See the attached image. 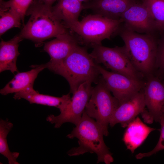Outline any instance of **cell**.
Instances as JSON below:
<instances>
[{
  "label": "cell",
  "instance_id": "cell-17",
  "mask_svg": "<svg viewBox=\"0 0 164 164\" xmlns=\"http://www.w3.org/2000/svg\"><path fill=\"white\" fill-rule=\"evenodd\" d=\"M31 70L18 72L13 78L0 90L3 95L16 93L33 88L34 81L39 72L46 68L44 64L32 65Z\"/></svg>",
  "mask_w": 164,
  "mask_h": 164
},
{
  "label": "cell",
  "instance_id": "cell-22",
  "mask_svg": "<svg viewBox=\"0 0 164 164\" xmlns=\"http://www.w3.org/2000/svg\"><path fill=\"white\" fill-rule=\"evenodd\" d=\"M0 35L14 27L20 28L22 19L19 15L9 8L0 9Z\"/></svg>",
  "mask_w": 164,
  "mask_h": 164
},
{
  "label": "cell",
  "instance_id": "cell-23",
  "mask_svg": "<svg viewBox=\"0 0 164 164\" xmlns=\"http://www.w3.org/2000/svg\"><path fill=\"white\" fill-rule=\"evenodd\" d=\"M33 0H0V9L9 8L17 13L24 25V19L27 12Z\"/></svg>",
  "mask_w": 164,
  "mask_h": 164
},
{
  "label": "cell",
  "instance_id": "cell-19",
  "mask_svg": "<svg viewBox=\"0 0 164 164\" xmlns=\"http://www.w3.org/2000/svg\"><path fill=\"white\" fill-rule=\"evenodd\" d=\"M23 39L19 34L10 40H2L0 44V72L9 70L14 73L18 72L16 61L20 53L19 43Z\"/></svg>",
  "mask_w": 164,
  "mask_h": 164
},
{
  "label": "cell",
  "instance_id": "cell-21",
  "mask_svg": "<svg viewBox=\"0 0 164 164\" xmlns=\"http://www.w3.org/2000/svg\"><path fill=\"white\" fill-rule=\"evenodd\" d=\"M154 21L157 32H164V0H142Z\"/></svg>",
  "mask_w": 164,
  "mask_h": 164
},
{
  "label": "cell",
  "instance_id": "cell-8",
  "mask_svg": "<svg viewBox=\"0 0 164 164\" xmlns=\"http://www.w3.org/2000/svg\"><path fill=\"white\" fill-rule=\"evenodd\" d=\"M92 82L86 81L81 84L73 94L66 108L57 115H49L46 120L54 127L60 128L64 123L70 122L76 126L80 120L91 97L93 87Z\"/></svg>",
  "mask_w": 164,
  "mask_h": 164
},
{
  "label": "cell",
  "instance_id": "cell-25",
  "mask_svg": "<svg viewBox=\"0 0 164 164\" xmlns=\"http://www.w3.org/2000/svg\"><path fill=\"white\" fill-rule=\"evenodd\" d=\"M159 122L161 127L160 129V135L158 142L155 147L150 151L146 153H140L136 155L137 159H141L148 157L156 153L159 151L164 149V115L161 116Z\"/></svg>",
  "mask_w": 164,
  "mask_h": 164
},
{
  "label": "cell",
  "instance_id": "cell-20",
  "mask_svg": "<svg viewBox=\"0 0 164 164\" xmlns=\"http://www.w3.org/2000/svg\"><path fill=\"white\" fill-rule=\"evenodd\" d=\"M13 127V125L9 119H1L0 120V153L6 157L9 164H19L17 159L19 153L11 152L9 149L7 137Z\"/></svg>",
  "mask_w": 164,
  "mask_h": 164
},
{
  "label": "cell",
  "instance_id": "cell-24",
  "mask_svg": "<svg viewBox=\"0 0 164 164\" xmlns=\"http://www.w3.org/2000/svg\"><path fill=\"white\" fill-rule=\"evenodd\" d=\"M158 39L155 75L164 79V32Z\"/></svg>",
  "mask_w": 164,
  "mask_h": 164
},
{
  "label": "cell",
  "instance_id": "cell-13",
  "mask_svg": "<svg viewBox=\"0 0 164 164\" xmlns=\"http://www.w3.org/2000/svg\"><path fill=\"white\" fill-rule=\"evenodd\" d=\"M78 43L77 39L69 32L46 43L43 50L49 54L50 60L44 64L45 67L62 62L78 45Z\"/></svg>",
  "mask_w": 164,
  "mask_h": 164
},
{
  "label": "cell",
  "instance_id": "cell-1",
  "mask_svg": "<svg viewBox=\"0 0 164 164\" xmlns=\"http://www.w3.org/2000/svg\"><path fill=\"white\" fill-rule=\"evenodd\" d=\"M123 46L132 63L145 79L155 74L158 39L155 34H140L121 26Z\"/></svg>",
  "mask_w": 164,
  "mask_h": 164
},
{
  "label": "cell",
  "instance_id": "cell-4",
  "mask_svg": "<svg viewBox=\"0 0 164 164\" xmlns=\"http://www.w3.org/2000/svg\"><path fill=\"white\" fill-rule=\"evenodd\" d=\"M51 7L33 0L26 14L30 17L19 34L20 37L32 40L38 46L46 39L69 32L54 15Z\"/></svg>",
  "mask_w": 164,
  "mask_h": 164
},
{
  "label": "cell",
  "instance_id": "cell-28",
  "mask_svg": "<svg viewBox=\"0 0 164 164\" xmlns=\"http://www.w3.org/2000/svg\"><path fill=\"white\" fill-rule=\"evenodd\" d=\"M162 112L163 114L164 115V106L162 108Z\"/></svg>",
  "mask_w": 164,
  "mask_h": 164
},
{
  "label": "cell",
  "instance_id": "cell-15",
  "mask_svg": "<svg viewBox=\"0 0 164 164\" xmlns=\"http://www.w3.org/2000/svg\"><path fill=\"white\" fill-rule=\"evenodd\" d=\"M13 98L15 99H25L30 104H36L56 107L62 111L70 102L71 97L70 94L61 97H56L39 93L33 88L15 93Z\"/></svg>",
  "mask_w": 164,
  "mask_h": 164
},
{
  "label": "cell",
  "instance_id": "cell-2",
  "mask_svg": "<svg viewBox=\"0 0 164 164\" xmlns=\"http://www.w3.org/2000/svg\"><path fill=\"white\" fill-rule=\"evenodd\" d=\"M96 64L86 49L78 45L62 62L47 68L65 78L73 94L84 82L97 83L100 74Z\"/></svg>",
  "mask_w": 164,
  "mask_h": 164
},
{
  "label": "cell",
  "instance_id": "cell-6",
  "mask_svg": "<svg viewBox=\"0 0 164 164\" xmlns=\"http://www.w3.org/2000/svg\"><path fill=\"white\" fill-rule=\"evenodd\" d=\"M119 105L118 100L111 95L101 77L97 85L93 87L84 111L88 116L96 120L104 136H107L110 118Z\"/></svg>",
  "mask_w": 164,
  "mask_h": 164
},
{
  "label": "cell",
  "instance_id": "cell-3",
  "mask_svg": "<svg viewBox=\"0 0 164 164\" xmlns=\"http://www.w3.org/2000/svg\"><path fill=\"white\" fill-rule=\"evenodd\" d=\"M104 136L103 131L96 121L84 111L78 124L67 136L70 138H77L79 146L71 149L67 154L71 156L87 152L94 153L97 155V163L110 164L114 159L104 143Z\"/></svg>",
  "mask_w": 164,
  "mask_h": 164
},
{
  "label": "cell",
  "instance_id": "cell-12",
  "mask_svg": "<svg viewBox=\"0 0 164 164\" xmlns=\"http://www.w3.org/2000/svg\"><path fill=\"white\" fill-rule=\"evenodd\" d=\"M146 107L143 88L128 101L119 105L112 114L109 125L114 126L120 123L122 127H127L145 109Z\"/></svg>",
  "mask_w": 164,
  "mask_h": 164
},
{
  "label": "cell",
  "instance_id": "cell-14",
  "mask_svg": "<svg viewBox=\"0 0 164 164\" xmlns=\"http://www.w3.org/2000/svg\"><path fill=\"white\" fill-rule=\"evenodd\" d=\"M137 0H91L83 4L84 9H89L95 14L108 19L118 20Z\"/></svg>",
  "mask_w": 164,
  "mask_h": 164
},
{
  "label": "cell",
  "instance_id": "cell-5",
  "mask_svg": "<svg viewBox=\"0 0 164 164\" xmlns=\"http://www.w3.org/2000/svg\"><path fill=\"white\" fill-rule=\"evenodd\" d=\"M122 23L121 19H111L94 14L86 16L67 28L78 35L84 43L91 46L101 44L104 39H110L118 32Z\"/></svg>",
  "mask_w": 164,
  "mask_h": 164
},
{
  "label": "cell",
  "instance_id": "cell-18",
  "mask_svg": "<svg viewBox=\"0 0 164 164\" xmlns=\"http://www.w3.org/2000/svg\"><path fill=\"white\" fill-rule=\"evenodd\" d=\"M51 9L56 18L66 28L78 21L80 14L84 9L83 4L78 0H59Z\"/></svg>",
  "mask_w": 164,
  "mask_h": 164
},
{
  "label": "cell",
  "instance_id": "cell-9",
  "mask_svg": "<svg viewBox=\"0 0 164 164\" xmlns=\"http://www.w3.org/2000/svg\"><path fill=\"white\" fill-rule=\"evenodd\" d=\"M107 87L118 100L119 105L128 101L143 89L145 80H137L123 74L107 70L96 64Z\"/></svg>",
  "mask_w": 164,
  "mask_h": 164
},
{
  "label": "cell",
  "instance_id": "cell-26",
  "mask_svg": "<svg viewBox=\"0 0 164 164\" xmlns=\"http://www.w3.org/2000/svg\"><path fill=\"white\" fill-rule=\"evenodd\" d=\"M39 2L49 7L52 6V5L56 0H36Z\"/></svg>",
  "mask_w": 164,
  "mask_h": 164
},
{
  "label": "cell",
  "instance_id": "cell-7",
  "mask_svg": "<svg viewBox=\"0 0 164 164\" xmlns=\"http://www.w3.org/2000/svg\"><path fill=\"white\" fill-rule=\"evenodd\" d=\"M90 55L97 64H103L112 71L137 80H144L143 76L135 67L123 46L110 48L94 44Z\"/></svg>",
  "mask_w": 164,
  "mask_h": 164
},
{
  "label": "cell",
  "instance_id": "cell-10",
  "mask_svg": "<svg viewBox=\"0 0 164 164\" xmlns=\"http://www.w3.org/2000/svg\"><path fill=\"white\" fill-rule=\"evenodd\" d=\"M143 88L147 109L141 114L145 122L151 124L154 121L159 122L163 114L164 106V81L155 74L145 78Z\"/></svg>",
  "mask_w": 164,
  "mask_h": 164
},
{
  "label": "cell",
  "instance_id": "cell-11",
  "mask_svg": "<svg viewBox=\"0 0 164 164\" xmlns=\"http://www.w3.org/2000/svg\"><path fill=\"white\" fill-rule=\"evenodd\" d=\"M127 28L139 33L155 34L157 32L148 10L137 2L127 9L120 19Z\"/></svg>",
  "mask_w": 164,
  "mask_h": 164
},
{
  "label": "cell",
  "instance_id": "cell-27",
  "mask_svg": "<svg viewBox=\"0 0 164 164\" xmlns=\"http://www.w3.org/2000/svg\"><path fill=\"white\" fill-rule=\"evenodd\" d=\"M78 0L80 1L81 2H85H85H88L90 1H91V0Z\"/></svg>",
  "mask_w": 164,
  "mask_h": 164
},
{
  "label": "cell",
  "instance_id": "cell-16",
  "mask_svg": "<svg viewBox=\"0 0 164 164\" xmlns=\"http://www.w3.org/2000/svg\"><path fill=\"white\" fill-rule=\"evenodd\" d=\"M155 130L137 117L127 126L122 140L127 149L133 153L143 143L149 134Z\"/></svg>",
  "mask_w": 164,
  "mask_h": 164
}]
</instances>
